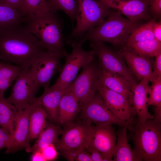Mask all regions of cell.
Segmentation results:
<instances>
[{"instance_id":"obj_30","label":"cell","mask_w":161,"mask_h":161,"mask_svg":"<svg viewBox=\"0 0 161 161\" xmlns=\"http://www.w3.org/2000/svg\"><path fill=\"white\" fill-rule=\"evenodd\" d=\"M50 11L56 14L59 10L64 12L72 21L76 20L78 0H47Z\"/></svg>"},{"instance_id":"obj_1","label":"cell","mask_w":161,"mask_h":161,"mask_svg":"<svg viewBox=\"0 0 161 161\" xmlns=\"http://www.w3.org/2000/svg\"><path fill=\"white\" fill-rule=\"evenodd\" d=\"M47 50L34 35L20 25L0 32V59L23 70H29Z\"/></svg>"},{"instance_id":"obj_43","label":"cell","mask_w":161,"mask_h":161,"mask_svg":"<svg viewBox=\"0 0 161 161\" xmlns=\"http://www.w3.org/2000/svg\"><path fill=\"white\" fill-rule=\"evenodd\" d=\"M4 148H7V146L4 142L0 139V151Z\"/></svg>"},{"instance_id":"obj_6","label":"cell","mask_w":161,"mask_h":161,"mask_svg":"<svg viewBox=\"0 0 161 161\" xmlns=\"http://www.w3.org/2000/svg\"><path fill=\"white\" fill-rule=\"evenodd\" d=\"M67 43L72 46V51L70 54L67 52L64 54L65 64L53 85L65 89L76 78L80 69L93 60L95 55L92 50L87 51L83 49L82 45L75 40H71Z\"/></svg>"},{"instance_id":"obj_20","label":"cell","mask_w":161,"mask_h":161,"mask_svg":"<svg viewBox=\"0 0 161 161\" xmlns=\"http://www.w3.org/2000/svg\"><path fill=\"white\" fill-rule=\"evenodd\" d=\"M81 107L75 95L66 90L59 104L58 122L65 126L72 123Z\"/></svg>"},{"instance_id":"obj_28","label":"cell","mask_w":161,"mask_h":161,"mask_svg":"<svg viewBox=\"0 0 161 161\" xmlns=\"http://www.w3.org/2000/svg\"><path fill=\"white\" fill-rule=\"evenodd\" d=\"M150 86L149 96L148 105L155 106L154 119L161 122V77H158L152 82Z\"/></svg>"},{"instance_id":"obj_11","label":"cell","mask_w":161,"mask_h":161,"mask_svg":"<svg viewBox=\"0 0 161 161\" xmlns=\"http://www.w3.org/2000/svg\"><path fill=\"white\" fill-rule=\"evenodd\" d=\"M80 110L83 119L96 125L114 124L122 127L128 121L122 120L115 116L98 92L92 99L81 106Z\"/></svg>"},{"instance_id":"obj_5","label":"cell","mask_w":161,"mask_h":161,"mask_svg":"<svg viewBox=\"0 0 161 161\" xmlns=\"http://www.w3.org/2000/svg\"><path fill=\"white\" fill-rule=\"evenodd\" d=\"M77 24L67 37L66 42L81 37L91 29L100 24L112 9L98 0H78Z\"/></svg>"},{"instance_id":"obj_9","label":"cell","mask_w":161,"mask_h":161,"mask_svg":"<svg viewBox=\"0 0 161 161\" xmlns=\"http://www.w3.org/2000/svg\"><path fill=\"white\" fill-rule=\"evenodd\" d=\"M82 68L80 74L66 89L75 95L81 106L92 99L97 92L100 68L93 61Z\"/></svg>"},{"instance_id":"obj_41","label":"cell","mask_w":161,"mask_h":161,"mask_svg":"<svg viewBox=\"0 0 161 161\" xmlns=\"http://www.w3.org/2000/svg\"><path fill=\"white\" fill-rule=\"evenodd\" d=\"M33 153L31 157V161H46L41 151H37Z\"/></svg>"},{"instance_id":"obj_22","label":"cell","mask_w":161,"mask_h":161,"mask_svg":"<svg viewBox=\"0 0 161 161\" xmlns=\"http://www.w3.org/2000/svg\"><path fill=\"white\" fill-rule=\"evenodd\" d=\"M63 130L58 126L46 124L45 127L39 135L32 146L25 148L28 153L41 151L46 147L53 144L55 146L58 142L59 136Z\"/></svg>"},{"instance_id":"obj_38","label":"cell","mask_w":161,"mask_h":161,"mask_svg":"<svg viewBox=\"0 0 161 161\" xmlns=\"http://www.w3.org/2000/svg\"><path fill=\"white\" fill-rule=\"evenodd\" d=\"M153 32L155 39L161 42V21L155 22L153 27Z\"/></svg>"},{"instance_id":"obj_15","label":"cell","mask_w":161,"mask_h":161,"mask_svg":"<svg viewBox=\"0 0 161 161\" xmlns=\"http://www.w3.org/2000/svg\"><path fill=\"white\" fill-rule=\"evenodd\" d=\"M133 21L148 20L151 16L148 11L150 0H98Z\"/></svg>"},{"instance_id":"obj_16","label":"cell","mask_w":161,"mask_h":161,"mask_svg":"<svg viewBox=\"0 0 161 161\" xmlns=\"http://www.w3.org/2000/svg\"><path fill=\"white\" fill-rule=\"evenodd\" d=\"M129 69L140 80L151 76L154 61L152 57L139 54L125 45L118 51Z\"/></svg>"},{"instance_id":"obj_31","label":"cell","mask_w":161,"mask_h":161,"mask_svg":"<svg viewBox=\"0 0 161 161\" xmlns=\"http://www.w3.org/2000/svg\"><path fill=\"white\" fill-rule=\"evenodd\" d=\"M19 12L24 16L30 13L50 11L47 0H21Z\"/></svg>"},{"instance_id":"obj_7","label":"cell","mask_w":161,"mask_h":161,"mask_svg":"<svg viewBox=\"0 0 161 161\" xmlns=\"http://www.w3.org/2000/svg\"><path fill=\"white\" fill-rule=\"evenodd\" d=\"M90 42L92 50L94 55L98 58L99 67L121 77L129 84L132 89L137 83V81L119 52L111 49L103 42Z\"/></svg>"},{"instance_id":"obj_19","label":"cell","mask_w":161,"mask_h":161,"mask_svg":"<svg viewBox=\"0 0 161 161\" xmlns=\"http://www.w3.org/2000/svg\"><path fill=\"white\" fill-rule=\"evenodd\" d=\"M66 90L53 85L44 89L42 94L39 97H35L32 103L42 106L46 111L47 117L55 122H58L59 105Z\"/></svg>"},{"instance_id":"obj_21","label":"cell","mask_w":161,"mask_h":161,"mask_svg":"<svg viewBox=\"0 0 161 161\" xmlns=\"http://www.w3.org/2000/svg\"><path fill=\"white\" fill-rule=\"evenodd\" d=\"M98 81L108 89L123 96L129 102L132 89L121 77L100 68Z\"/></svg>"},{"instance_id":"obj_40","label":"cell","mask_w":161,"mask_h":161,"mask_svg":"<svg viewBox=\"0 0 161 161\" xmlns=\"http://www.w3.org/2000/svg\"><path fill=\"white\" fill-rule=\"evenodd\" d=\"M91 153L90 155L92 161H104V160L100 153L93 148L87 149Z\"/></svg>"},{"instance_id":"obj_17","label":"cell","mask_w":161,"mask_h":161,"mask_svg":"<svg viewBox=\"0 0 161 161\" xmlns=\"http://www.w3.org/2000/svg\"><path fill=\"white\" fill-rule=\"evenodd\" d=\"M149 82V77H147L136 84L132 89L129 100L138 120L142 123L154 118L148 110L147 95L150 91Z\"/></svg>"},{"instance_id":"obj_27","label":"cell","mask_w":161,"mask_h":161,"mask_svg":"<svg viewBox=\"0 0 161 161\" xmlns=\"http://www.w3.org/2000/svg\"><path fill=\"white\" fill-rule=\"evenodd\" d=\"M125 45L137 53L145 56L153 58L161 53V42L155 39Z\"/></svg>"},{"instance_id":"obj_29","label":"cell","mask_w":161,"mask_h":161,"mask_svg":"<svg viewBox=\"0 0 161 161\" xmlns=\"http://www.w3.org/2000/svg\"><path fill=\"white\" fill-rule=\"evenodd\" d=\"M156 21V19L154 18L146 23L140 24L130 35L126 44L155 39L153 27Z\"/></svg>"},{"instance_id":"obj_24","label":"cell","mask_w":161,"mask_h":161,"mask_svg":"<svg viewBox=\"0 0 161 161\" xmlns=\"http://www.w3.org/2000/svg\"><path fill=\"white\" fill-rule=\"evenodd\" d=\"M34 104L29 119L28 142L36 139L44 129L46 125L47 113L42 106Z\"/></svg>"},{"instance_id":"obj_35","label":"cell","mask_w":161,"mask_h":161,"mask_svg":"<svg viewBox=\"0 0 161 161\" xmlns=\"http://www.w3.org/2000/svg\"><path fill=\"white\" fill-rule=\"evenodd\" d=\"M148 11L155 19H160L161 16V0H150Z\"/></svg>"},{"instance_id":"obj_42","label":"cell","mask_w":161,"mask_h":161,"mask_svg":"<svg viewBox=\"0 0 161 161\" xmlns=\"http://www.w3.org/2000/svg\"><path fill=\"white\" fill-rule=\"evenodd\" d=\"M2 0L10 4L19 12L21 0Z\"/></svg>"},{"instance_id":"obj_2","label":"cell","mask_w":161,"mask_h":161,"mask_svg":"<svg viewBox=\"0 0 161 161\" xmlns=\"http://www.w3.org/2000/svg\"><path fill=\"white\" fill-rule=\"evenodd\" d=\"M22 22L47 51L64 55L66 51L62 36V22L55 14L51 12L28 14L23 16Z\"/></svg>"},{"instance_id":"obj_13","label":"cell","mask_w":161,"mask_h":161,"mask_svg":"<svg viewBox=\"0 0 161 161\" xmlns=\"http://www.w3.org/2000/svg\"><path fill=\"white\" fill-rule=\"evenodd\" d=\"M117 136L111 125L91 126L88 146L99 151L104 161H113Z\"/></svg>"},{"instance_id":"obj_8","label":"cell","mask_w":161,"mask_h":161,"mask_svg":"<svg viewBox=\"0 0 161 161\" xmlns=\"http://www.w3.org/2000/svg\"><path fill=\"white\" fill-rule=\"evenodd\" d=\"M61 53L46 50L38 57L29 69L34 83L39 89L49 87L51 80L57 72H60L62 66Z\"/></svg>"},{"instance_id":"obj_33","label":"cell","mask_w":161,"mask_h":161,"mask_svg":"<svg viewBox=\"0 0 161 161\" xmlns=\"http://www.w3.org/2000/svg\"><path fill=\"white\" fill-rule=\"evenodd\" d=\"M64 157L70 161H92L90 154L81 148H71L61 151Z\"/></svg>"},{"instance_id":"obj_12","label":"cell","mask_w":161,"mask_h":161,"mask_svg":"<svg viewBox=\"0 0 161 161\" xmlns=\"http://www.w3.org/2000/svg\"><path fill=\"white\" fill-rule=\"evenodd\" d=\"M91 123L83 119L82 121L66 125L61 138L55 145L56 149L60 151L71 148L87 149Z\"/></svg>"},{"instance_id":"obj_10","label":"cell","mask_w":161,"mask_h":161,"mask_svg":"<svg viewBox=\"0 0 161 161\" xmlns=\"http://www.w3.org/2000/svg\"><path fill=\"white\" fill-rule=\"evenodd\" d=\"M15 81L10 94L7 99L19 112L32 104L39 89L35 86L29 70H22Z\"/></svg>"},{"instance_id":"obj_3","label":"cell","mask_w":161,"mask_h":161,"mask_svg":"<svg viewBox=\"0 0 161 161\" xmlns=\"http://www.w3.org/2000/svg\"><path fill=\"white\" fill-rule=\"evenodd\" d=\"M141 24L139 21L124 18L119 12L112 9L102 23L86 32L78 42L82 45L89 40L123 46L126 44L131 34Z\"/></svg>"},{"instance_id":"obj_34","label":"cell","mask_w":161,"mask_h":161,"mask_svg":"<svg viewBox=\"0 0 161 161\" xmlns=\"http://www.w3.org/2000/svg\"><path fill=\"white\" fill-rule=\"evenodd\" d=\"M0 139L3 141L7 146L6 154L14 152V146L12 137L9 132L4 128L0 127Z\"/></svg>"},{"instance_id":"obj_14","label":"cell","mask_w":161,"mask_h":161,"mask_svg":"<svg viewBox=\"0 0 161 161\" xmlns=\"http://www.w3.org/2000/svg\"><path fill=\"white\" fill-rule=\"evenodd\" d=\"M97 89L107 107L117 117L125 121L133 119L136 114L131 103L123 96L103 86L99 81Z\"/></svg>"},{"instance_id":"obj_36","label":"cell","mask_w":161,"mask_h":161,"mask_svg":"<svg viewBox=\"0 0 161 161\" xmlns=\"http://www.w3.org/2000/svg\"><path fill=\"white\" fill-rule=\"evenodd\" d=\"M152 72L149 78L150 82H152L158 77H161V53L155 57Z\"/></svg>"},{"instance_id":"obj_23","label":"cell","mask_w":161,"mask_h":161,"mask_svg":"<svg viewBox=\"0 0 161 161\" xmlns=\"http://www.w3.org/2000/svg\"><path fill=\"white\" fill-rule=\"evenodd\" d=\"M130 122L128 121L118 131L117 142L114 152L113 161H140L134 155L128 143L127 131Z\"/></svg>"},{"instance_id":"obj_32","label":"cell","mask_w":161,"mask_h":161,"mask_svg":"<svg viewBox=\"0 0 161 161\" xmlns=\"http://www.w3.org/2000/svg\"><path fill=\"white\" fill-rule=\"evenodd\" d=\"M22 70L17 65L0 62V80L11 79L15 81Z\"/></svg>"},{"instance_id":"obj_37","label":"cell","mask_w":161,"mask_h":161,"mask_svg":"<svg viewBox=\"0 0 161 161\" xmlns=\"http://www.w3.org/2000/svg\"><path fill=\"white\" fill-rule=\"evenodd\" d=\"M57 149L55 146L51 144L44 148L41 151L46 161L55 160L58 155Z\"/></svg>"},{"instance_id":"obj_26","label":"cell","mask_w":161,"mask_h":161,"mask_svg":"<svg viewBox=\"0 0 161 161\" xmlns=\"http://www.w3.org/2000/svg\"><path fill=\"white\" fill-rule=\"evenodd\" d=\"M17 111L15 107L0 94V126L7 130L12 135L14 129V123Z\"/></svg>"},{"instance_id":"obj_4","label":"cell","mask_w":161,"mask_h":161,"mask_svg":"<svg viewBox=\"0 0 161 161\" xmlns=\"http://www.w3.org/2000/svg\"><path fill=\"white\" fill-rule=\"evenodd\" d=\"M127 129L131 134L133 153L140 161H161V123L153 118L143 123L133 119Z\"/></svg>"},{"instance_id":"obj_25","label":"cell","mask_w":161,"mask_h":161,"mask_svg":"<svg viewBox=\"0 0 161 161\" xmlns=\"http://www.w3.org/2000/svg\"><path fill=\"white\" fill-rule=\"evenodd\" d=\"M23 18L17 10L0 0V32L21 25Z\"/></svg>"},{"instance_id":"obj_39","label":"cell","mask_w":161,"mask_h":161,"mask_svg":"<svg viewBox=\"0 0 161 161\" xmlns=\"http://www.w3.org/2000/svg\"><path fill=\"white\" fill-rule=\"evenodd\" d=\"M14 81L11 79L0 80V94L4 95L5 91L10 86Z\"/></svg>"},{"instance_id":"obj_18","label":"cell","mask_w":161,"mask_h":161,"mask_svg":"<svg viewBox=\"0 0 161 161\" xmlns=\"http://www.w3.org/2000/svg\"><path fill=\"white\" fill-rule=\"evenodd\" d=\"M33 104L23 110L17 112L14 123V129L11 136L14 146V152L30 147L28 137L29 130V119Z\"/></svg>"}]
</instances>
